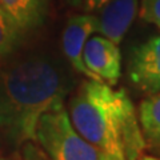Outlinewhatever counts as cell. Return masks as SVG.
<instances>
[{
    "label": "cell",
    "mask_w": 160,
    "mask_h": 160,
    "mask_svg": "<svg viewBox=\"0 0 160 160\" xmlns=\"http://www.w3.org/2000/svg\"><path fill=\"white\" fill-rule=\"evenodd\" d=\"M67 80L43 55L18 58L0 68V139L12 148L35 142L44 112L64 104Z\"/></svg>",
    "instance_id": "cell-1"
},
{
    "label": "cell",
    "mask_w": 160,
    "mask_h": 160,
    "mask_svg": "<svg viewBox=\"0 0 160 160\" xmlns=\"http://www.w3.org/2000/svg\"><path fill=\"white\" fill-rule=\"evenodd\" d=\"M68 116L73 128L111 160L143 158L139 115L124 89L88 79L68 102Z\"/></svg>",
    "instance_id": "cell-2"
},
{
    "label": "cell",
    "mask_w": 160,
    "mask_h": 160,
    "mask_svg": "<svg viewBox=\"0 0 160 160\" xmlns=\"http://www.w3.org/2000/svg\"><path fill=\"white\" fill-rule=\"evenodd\" d=\"M35 142L51 160H111L73 128L64 104L43 113Z\"/></svg>",
    "instance_id": "cell-3"
},
{
    "label": "cell",
    "mask_w": 160,
    "mask_h": 160,
    "mask_svg": "<svg viewBox=\"0 0 160 160\" xmlns=\"http://www.w3.org/2000/svg\"><path fill=\"white\" fill-rule=\"evenodd\" d=\"M129 82L147 95L160 92V35L136 46L127 62Z\"/></svg>",
    "instance_id": "cell-4"
},
{
    "label": "cell",
    "mask_w": 160,
    "mask_h": 160,
    "mask_svg": "<svg viewBox=\"0 0 160 160\" xmlns=\"http://www.w3.org/2000/svg\"><path fill=\"white\" fill-rule=\"evenodd\" d=\"M83 62L98 82L118 84L122 75V55L112 40L103 35L89 38L83 49Z\"/></svg>",
    "instance_id": "cell-5"
},
{
    "label": "cell",
    "mask_w": 160,
    "mask_h": 160,
    "mask_svg": "<svg viewBox=\"0 0 160 160\" xmlns=\"http://www.w3.org/2000/svg\"><path fill=\"white\" fill-rule=\"evenodd\" d=\"M96 32V18L91 13L75 15L67 22L62 35L63 53L76 72L96 80L83 62V49L91 35Z\"/></svg>",
    "instance_id": "cell-6"
},
{
    "label": "cell",
    "mask_w": 160,
    "mask_h": 160,
    "mask_svg": "<svg viewBox=\"0 0 160 160\" xmlns=\"http://www.w3.org/2000/svg\"><path fill=\"white\" fill-rule=\"evenodd\" d=\"M139 3L140 0H108L96 9V32L119 46L136 18Z\"/></svg>",
    "instance_id": "cell-7"
},
{
    "label": "cell",
    "mask_w": 160,
    "mask_h": 160,
    "mask_svg": "<svg viewBox=\"0 0 160 160\" xmlns=\"http://www.w3.org/2000/svg\"><path fill=\"white\" fill-rule=\"evenodd\" d=\"M47 3L48 0H0V7L22 35L38 28L42 24Z\"/></svg>",
    "instance_id": "cell-8"
},
{
    "label": "cell",
    "mask_w": 160,
    "mask_h": 160,
    "mask_svg": "<svg viewBox=\"0 0 160 160\" xmlns=\"http://www.w3.org/2000/svg\"><path fill=\"white\" fill-rule=\"evenodd\" d=\"M139 123L146 148L160 156V92L140 103Z\"/></svg>",
    "instance_id": "cell-9"
},
{
    "label": "cell",
    "mask_w": 160,
    "mask_h": 160,
    "mask_svg": "<svg viewBox=\"0 0 160 160\" xmlns=\"http://www.w3.org/2000/svg\"><path fill=\"white\" fill-rule=\"evenodd\" d=\"M20 36L22 35L15 27L12 20L0 7V56L11 53L16 48Z\"/></svg>",
    "instance_id": "cell-10"
},
{
    "label": "cell",
    "mask_w": 160,
    "mask_h": 160,
    "mask_svg": "<svg viewBox=\"0 0 160 160\" xmlns=\"http://www.w3.org/2000/svg\"><path fill=\"white\" fill-rule=\"evenodd\" d=\"M139 15L144 22L160 29V0H140Z\"/></svg>",
    "instance_id": "cell-11"
},
{
    "label": "cell",
    "mask_w": 160,
    "mask_h": 160,
    "mask_svg": "<svg viewBox=\"0 0 160 160\" xmlns=\"http://www.w3.org/2000/svg\"><path fill=\"white\" fill-rule=\"evenodd\" d=\"M20 149H22V160H51L36 142H27Z\"/></svg>",
    "instance_id": "cell-12"
},
{
    "label": "cell",
    "mask_w": 160,
    "mask_h": 160,
    "mask_svg": "<svg viewBox=\"0 0 160 160\" xmlns=\"http://www.w3.org/2000/svg\"><path fill=\"white\" fill-rule=\"evenodd\" d=\"M108 0H83V6L87 11H96L103 4H106Z\"/></svg>",
    "instance_id": "cell-13"
},
{
    "label": "cell",
    "mask_w": 160,
    "mask_h": 160,
    "mask_svg": "<svg viewBox=\"0 0 160 160\" xmlns=\"http://www.w3.org/2000/svg\"><path fill=\"white\" fill-rule=\"evenodd\" d=\"M140 160H160L159 158H155V156H144V158H142Z\"/></svg>",
    "instance_id": "cell-14"
},
{
    "label": "cell",
    "mask_w": 160,
    "mask_h": 160,
    "mask_svg": "<svg viewBox=\"0 0 160 160\" xmlns=\"http://www.w3.org/2000/svg\"><path fill=\"white\" fill-rule=\"evenodd\" d=\"M0 160H7V159H0Z\"/></svg>",
    "instance_id": "cell-15"
}]
</instances>
